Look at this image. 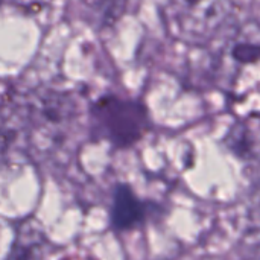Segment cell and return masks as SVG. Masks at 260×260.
<instances>
[{"instance_id":"7","label":"cell","mask_w":260,"mask_h":260,"mask_svg":"<svg viewBox=\"0 0 260 260\" xmlns=\"http://www.w3.org/2000/svg\"><path fill=\"white\" fill-rule=\"evenodd\" d=\"M3 2H9V0H0V3H3Z\"/></svg>"},{"instance_id":"5","label":"cell","mask_w":260,"mask_h":260,"mask_svg":"<svg viewBox=\"0 0 260 260\" xmlns=\"http://www.w3.org/2000/svg\"><path fill=\"white\" fill-rule=\"evenodd\" d=\"M81 17L93 26H110L128 9L131 0H75Z\"/></svg>"},{"instance_id":"1","label":"cell","mask_w":260,"mask_h":260,"mask_svg":"<svg viewBox=\"0 0 260 260\" xmlns=\"http://www.w3.org/2000/svg\"><path fill=\"white\" fill-rule=\"evenodd\" d=\"M91 131L116 148H129L140 142L151 126L146 107L137 101L104 96L90 108Z\"/></svg>"},{"instance_id":"3","label":"cell","mask_w":260,"mask_h":260,"mask_svg":"<svg viewBox=\"0 0 260 260\" xmlns=\"http://www.w3.org/2000/svg\"><path fill=\"white\" fill-rule=\"evenodd\" d=\"M219 61H225L224 73H229L230 81L236 73L260 66V29L254 26L238 29L225 41Z\"/></svg>"},{"instance_id":"2","label":"cell","mask_w":260,"mask_h":260,"mask_svg":"<svg viewBox=\"0 0 260 260\" xmlns=\"http://www.w3.org/2000/svg\"><path fill=\"white\" fill-rule=\"evenodd\" d=\"M163 18L175 35L187 41L212 38L232 14L230 0H161Z\"/></svg>"},{"instance_id":"6","label":"cell","mask_w":260,"mask_h":260,"mask_svg":"<svg viewBox=\"0 0 260 260\" xmlns=\"http://www.w3.org/2000/svg\"><path fill=\"white\" fill-rule=\"evenodd\" d=\"M46 247L47 241L38 229L24 225L15 239L14 250L8 260H44Z\"/></svg>"},{"instance_id":"4","label":"cell","mask_w":260,"mask_h":260,"mask_svg":"<svg viewBox=\"0 0 260 260\" xmlns=\"http://www.w3.org/2000/svg\"><path fill=\"white\" fill-rule=\"evenodd\" d=\"M151 206L140 200L126 184H119L114 190L111 206V225L119 232L134 230L146 222Z\"/></svg>"}]
</instances>
